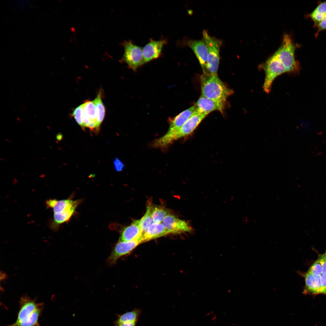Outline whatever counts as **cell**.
I'll return each instance as SVG.
<instances>
[{
	"instance_id": "1",
	"label": "cell",
	"mask_w": 326,
	"mask_h": 326,
	"mask_svg": "<svg viewBox=\"0 0 326 326\" xmlns=\"http://www.w3.org/2000/svg\"><path fill=\"white\" fill-rule=\"evenodd\" d=\"M44 304L36 302L27 295L22 296L19 301V309L15 321L7 326H40L39 319Z\"/></svg>"
},
{
	"instance_id": "2",
	"label": "cell",
	"mask_w": 326,
	"mask_h": 326,
	"mask_svg": "<svg viewBox=\"0 0 326 326\" xmlns=\"http://www.w3.org/2000/svg\"><path fill=\"white\" fill-rule=\"evenodd\" d=\"M200 78L201 95L225 103L227 98L233 93L218 75L203 73Z\"/></svg>"
},
{
	"instance_id": "3",
	"label": "cell",
	"mask_w": 326,
	"mask_h": 326,
	"mask_svg": "<svg viewBox=\"0 0 326 326\" xmlns=\"http://www.w3.org/2000/svg\"><path fill=\"white\" fill-rule=\"evenodd\" d=\"M296 46L290 36L283 35L281 44L274 53L285 66L286 72L293 75L299 72L300 67L295 57Z\"/></svg>"
},
{
	"instance_id": "4",
	"label": "cell",
	"mask_w": 326,
	"mask_h": 326,
	"mask_svg": "<svg viewBox=\"0 0 326 326\" xmlns=\"http://www.w3.org/2000/svg\"><path fill=\"white\" fill-rule=\"evenodd\" d=\"M259 68L263 70L265 73L263 88L267 94L270 92L275 79L280 75L287 73L285 66L274 53L260 65Z\"/></svg>"
},
{
	"instance_id": "5",
	"label": "cell",
	"mask_w": 326,
	"mask_h": 326,
	"mask_svg": "<svg viewBox=\"0 0 326 326\" xmlns=\"http://www.w3.org/2000/svg\"><path fill=\"white\" fill-rule=\"evenodd\" d=\"M203 39L208 52L206 70L207 72L217 75L220 61V49L222 41L210 36L205 30L203 31Z\"/></svg>"
},
{
	"instance_id": "6",
	"label": "cell",
	"mask_w": 326,
	"mask_h": 326,
	"mask_svg": "<svg viewBox=\"0 0 326 326\" xmlns=\"http://www.w3.org/2000/svg\"><path fill=\"white\" fill-rule=\"evenodd\" d=\"M124 48L122 58L128 67L133 70L144 64L142 48L136 45L130 40L126 41L123 43Z\"/></svg>"
},
{
	"instance_id": "7",
	"label": "cell",
	"mask_w": 326,
	"mask_h": 326,
	"mask_svg": "<svg viewBox=\"0 0 326 326\" xmlns=\"http://www.w3.org/2000/svg\"><path fill=\"white\" fill-rule=\"evenodd\" d=\"M181 42L182 46H187L193 51L200 62L203 73L207 72V49L203 40H193L185 38L183 39Z\"/></svg>"
},
{
	"instance_id": "8",
	"label": "cell",
	"mask_w": 326,
	"mask_h": 326,
	"mask_svg": "<svg viewBox=\"0 0 326 326\" xmlns=\"http://www.w3.org/2000/svg\"><path fill=\"white\" fill-rule=\"evenodd\" d=\"M162 223L168 234L190 232L192 230V227L186 222L170 214L165 217Z\"/></svg>"
},
{
	"instance_id": "9",
	"label": "cell",
	"mask_w": 326,
	"mask_h": 326,
	"mask_svg": "<svg viewBox=\"0 0 326 326\" xmlns=\"http://www.w3.org/2000/svg\"><path fill=\"white\" fill-rule=\"evenodd\" d=\"M142 243L141 239L130 241H119L115 245L108 258L109 263L110 264H114L119 258L129 253Z\"/></svg>"
},
{
	"instance_id": "10",
	"label": "cell",
	"mask_w": 326,
	"mask_h": 326,
	"mask_svg": "<svg viewBox=\"0 0 326 326\" xmlns=\"http://www.w3.org/2000/svg\"><path fill=\"white\" fill-rule=\"evenodd\" d=\"M166 43L167 41L165 39L156 40L150 39L142 48L144 63L160 57L163 47Z\"/></svg>"
},
{
	"instance_id": "11",
	"label": "cell",
	"mask_w": 326,
	"mask_h": 326,
	"mask_svg": "<svg viewBox=\"0 0 326 326\" xmlns=\"http://www.w3.org/2000/svg\"><path fill=\"white\" fill-rule=\"evenodd\" d=\"M225 104L201 95L196 102L195 110L206 116L215 110L219 111L222 113Z\"/></svg>"
},
{
	"instance_id": "12",
	"label": "cell",
	"mask_w": 326,
	"mask_h": 326,
	"mask_svg": "<svg viewBox=\"0 0 326 326\" xmlns=\"http://www.w3.org/2000/svg\"><path fill=\"white\" fill-rule=\"evenodd\" d=\"M80 203L79 200H72L69 199L57 200L55 199H50L46 202L49 207L51 208L53 214L60 213L68 211H75Z\"/></svg>"
},
{
	"instance_id": "13",
	"label": "cell",
	"mask_w": 326,
	"mask_h": 326,
	"mask_svg": "<svg viewBox=\"0 0 326 326\" xmlns=\"http://www.w3.org/2000/svg\"><path fill=\"white\" fill-rule=\"evenodd\" d=\"M195 109V105L193 106L175 117L171 120L169 129L165 135L170 136L177 131L193 114Z\"/></svg>"
},
{
	"instance_id": "14",
	"label": "cell",
	"mask_w": 326,
	"mask_h": 326,
	"mask_svg": "<svg viewBox=\"0 0 326 326\" xmlns=\"http://www.w3.org/2000/svg\"><path fill=\"white\" fill-rule=\"evenodd\" d=\"M297 273L303 276L305 279V286L303 292L304 294L317 295L321 293L319 276H315L307 272L303 273L299 271Z\"/></svg>"
},
{
	"instance_id": "15",
	"label": "cell",
	"mask_w": 326,
	"mask_h": 326,
	"mask_svg": "<svg viewBox=\"0 0 326 326\" xmlns=\"http://www.w3.org/2000/svg\"><path fill=\"white\" fill-rule=\"evenodd\" d=\"M140 220H134L130 225L122 231L119 241H130L141 239L142 232L140 225Z\"/></svg>"
},
{
	"instance_id": "16",
	"label": "cell",
	"mask_w": 326,
	"mask_h": 326,
	"mask_svg": "<svg viewBox=\"0 0 326 326\" xmlns=\"http://www.w3.org/2000/svg\"><path fill=\"white\" fill-rule=\"evenodd\" d=\"M168 233L162 223L155 222L142 237V243L164 236Z\"/></svg>"
},
{
	"instance_id": "17",
	"label": "cell",
	"mask_w": 326,
	"mask_h": 326,
	"mask_svg": "<svg viewBox=\"0 0 326 326\" xmlns=\"http://www.w3.org/2000/svg\"><path fill=\"white\" fill-rule=\"evenodd\" d=\"M84 103L83 128L88 127L91 123H97L96 107L93 101H87Z\"/></svg>"
},
{
	"instance_id": "18",
	"label": "cell",
	"mask_w": 326,
	"mask_h": 326,
	"mask_svg": "<svg viewBox=\"0 0 326 326\" xmlns=\"http://www.w3.org/2000/svg\"><path fill=\"white\" fill-rule=\"evenodd\" d=\"M326 14V1L321 2L308 14L314 23V26L317 27Z\"/></svg>"
},
{
	"instance_id": "19",
	"label": "cell",
	"mask_w": 326,
	"mask_h": 326,
	"mask_svg": "<svg viewBox=\"0 0 326 326\" xmlns=\"http://www.w3.org/2000/svg\"><path fill=\"white\" fill-rule=\"evenodd\" d=\"M96 109L97 125L96 131H99L101 123L105 115V108L101 99V91L100 90L97 97L93 101Z\"/></svg>"
},
{
	"instance_id": "20",
	"label": "cell",
	"mask_w": 326,
	"mask_h": 326,
	"mask_svg": "<svg viewBox=\"0 0 326 326\" xmlns=\"http://www.w3.org/2000/svg\"><path fill=\"white\" fill-rule=\"evenodd\" d=\"M151 214L154 222L161 223L165 217L170 214L169 210L164 206L152 204Z\"/></svg>"
},
{
	"instance_id": "21",
	"label": "cell",
	"mask_w": 326,
	"mask_h": 326,
	"mask_svg": "<svg viewBox=\"0 0 326 326\" xmlns=\"http://www.w3.org/2000/svg\"><path fill=\"white\" fill-rule=\"evenodd\" d=\"M152 203L149 202L147 205L146 212L144 215L140 219V225L142 232V235L147 230L148 228L155 222L151 214Z\"/></svg>"
},
{
	"instance_id": "22",
	"label": "cell",
	"mask_w": 326,
	"mask_h": 326,
	"mask_svg": "<svg viewBox=\"0 0 326 326\" xmlns=\"http://www.w3.org/2000/svg\"><path fill=\"white\" fill-rule=\"evenodd\" d=\"M139 315L138 311L134 310L120 315L116 321V325L124 323L136 322Z\"/></svg>"
},
{
	"instance_id": "23",
	"label": "cell",
	"mask_w": 326,
	"mask_h": 326,
	"mask_svg": "<svg viewBox=\"0 0 326 326\" xmlns=\"http://www.w3.org/2000/svg\"><path fill=\"white\" fill-rule=\"evenodd\" d=\"M84 103L82 104L77 107L72 113V116L74 117L77 123L82 127L83 128V109Z\"/></svg>"
},
{
	"instance_id": "24",
	"label": "cell",
	"mask_w": 326,
	"mask_h": 326,
	"mask_svg": "<svg viewBox=\"0 0 326 326\" xmlns=\"http://www.w3.org/2000/svg\"><path fill=\"white\" fill-rule=\"evenodd\" d=\"M307 272L318 276H320L322 274V266L318 258L311 265Z\"/></svg>"
},
{
	"instance_id": "25",
	"label": "cell",
	"mask_w": 326,
	"mask_h": 326,
	"mask_svg": "<svg viewBox=\"0 0 326 326\" xmlns=\"http://www.w3.org/2000/svg\"><path fill=\"white\" fill-rule=\"evenodd\" d=\"M318 258L320 260L322 266V274L326 276V251L323 254H319Z\"/></svg>"
},
{
	"instance_id": "26",
	"label": "cell",
	"mask_w": 326,
	"mask_h": 326,
	"mask_svg": "<svg viewBox=\"0 0 326 326\" xmlns=\"http://www.w3.org/2000/svg\"><path fill=\"white\" fill-rule=\"evenodd\" d=\"M113 164L116 171H123L124 167L123 163L118 158H115L113 161Z\"/></svg>"
},
{
	"instance_id": "27",
	"label": "cell",
	"mask_w": 326,
	"mask_h": 326,
	"mask_svg": "<svg viewBox=\"0 0 326 326\" xmlns=\"http://www.w3.org/2000/svg\"><path fill=\"white\" fill-rule=\"evenodd\" d=\"M319 277L321 293L326 295V276L322 274Z\"/></svg>"
},
{
	"instance_id": "28",
	"label": "cell",
	"mask_w": 326,
	"mask_h": 326,
	"mask_svg": "<svg viewBox=\"0 0 326 326\" xmlns=\"http://www.w3.org/2000/svg\"><path fill=\"white\" fill-rule=\"evenodd\" d=\"M318 30L315 36H317L321 31L326 30V14L322 21L317 26Z\"/></svg>"
},
{
	"instance_id": "29",
	"label": "cell",
	"mask_w": 326,
	"mask_h": 326,
	"mask_svg": "<svg viewBox=\"0 0 326 326\" xmlns=\"http://www.w3.org/2000/svg\"><path fill=\"white\" fill-rule=\"evenodd\" d=\"M136 322H126L116 325V326H135Z\"/></svg>"
}]
</instances>
